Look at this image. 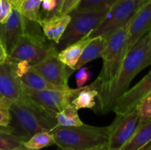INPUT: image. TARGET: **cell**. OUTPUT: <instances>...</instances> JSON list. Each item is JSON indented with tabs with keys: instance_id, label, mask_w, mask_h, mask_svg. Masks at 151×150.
I'll return each mask as SVG.
<instances>
[{
	"instance_id": "1",
	"label": "cell",
	"mask_w": 151,
	"mask_h": 150,
	"mask_svg": "<svg viewBox=\"0 0 151 150\" xmlns=\"http://www.w3.org/2000/svg\"><path fill=\"white\" fill-rule=\"evenodd\" d=\"M127 26H122L106 38V47L102 55L103 64L97 79L92 82L93 88L98 92L99 104L96 110L100 113L111 111V96L126 52Z\"/></svg>"
},
{
	"instance_id": "2",
	"label": "cell",
	"mask_w": 151,
	"mask_h": 150,
	"mask_svg": "<svg viewBox=\"0 0 151 150\" xmlns=\"http://www.w3.org/2000/svg\"><path fill=\"white\" fill-rule=\"evenodd\" d=\"M15 134L27 141L35 133L50 132L58 126L57 120L34 104L24 94L22 99L13 101L10 107Z\"/></svg>"
},
{
	"instance_id": "3",
	"label": "cell",
	"mask_w": 151,
	"mask_h": 150,
	"mask_svg": "<svg viewBox=\"0 0 151 150\" xmlns=\"http://www.w3.org/2000/svg\"><path fill=\"white\" fill-rule=\"evenodd\" d=\"M42 32L39 24L25 19L23 33L8 58L13 61L24 60L35 65L50 56L57 55L59 51L56 46L47 42Z\"/></svg>"
},
{
	"instance_id": "4",
	"label": "cell",
	"mask_w": 151,
	"mask_h": 150,
	"mask_svg": "<svg viewBox=\"0 0 151 150\" xmlns=\"http://www.w3.org/2000/svg\"><path fill=\"white\" fill-rule=\"evenodd\" d=\"M50 133L60 149L88 150L108 145L109 126H56Z\"/></svg>"
},
{
	"instance_id": "5",
	"label": "cell",
	"mask_w": 151,
	"mask_h": 150,
	"mask_svg": "<svg viewBox=\"0 0 151 150\" xmlns=\"http://www.w3.org/2000/svg\"><path fill=\"white\" fill-rule=\"evenodd\" d=\"M151 65V30L144 35L125 54L111 96L113 110L117 99L128 90L136 76Z\"/></svg>"
},
{
	"instance_id": "6",
	"label": "cell",
	"mask_w": 151,
	"mask_h": 150,
	"mask_svg": "<svg viewBox=\"0 0 151 150\" xmlns=\"http://www.w3.org/2000/svg\"><path fill=\"white\" fill-rule=\"evenodd\" d=\"M109 10V9L91 11L74 10L71 12L70 21L56 46L58 51H60L94 30L103 21Z\"/></svg>"
},
{
	"instance_id": "7",
	"label": "cell",
	"mask_w": 151,
	"mask_h": 150,
	"mask_svg": "<svg viewBox=\"0 0 151 150\" xmlns=\"http://www.w3.org/2000/svg\"><path fill=\"white\" fill-rule=\"evenodd\" d=\"M145 0H117L109 9L106 17L94 30L88 34L89 38L97 36L107 38L122 26L127 25Z\"/></svg>"
},
{
	"instance_id": "8",
	"label": "cell",
	"mask_w": 151,
	"mask_h": 150,
	"mask_svg": "<svg viewBox=\"0 0 151 150\" xmlns=\"http://www.w3.org/2000/svg\"><path fill=\"white\" fill-rule=\"evenodd\" d=\"M83 87L77 88L76 89L71 88L70 90L67 91H37L27 88L23 85V90L25 95L34 104H36L39 108L45 111L49 115L55 118L56 115L59 112L63 110L66 106L71 104V99L76 96Z\"/></svg>"
},
{
	"instance_id": "9",
	"label": "cell",
	"mask_w": 151,
	"mask_h": 150,
	"mask_svg": "<svg viewBox=\"0 0 151 150\" xmlns=\"http://www.w3.org/2000/svg\"><path fill=\"white\" fill-rule=\"evenodd\" d=\"M139 119L136 109L124 115H116L109 126L108 149L120 150L132 138L140 126Z\"/></svg>"
},
{
	"instance_id": "10",
	"label": "cell",
	"mask_w": 151,
	"mask_h": 150,
	"mask_svg": "<svg viewBox=\"0 0 151 150\" xmlns=\"http://www.w3.org/2000/svg\"><path fill=\"white\" fill-rule=\"evenodd\" d=\"M31 68L50 83L64 89H70L68 82L74 71L59 60L58 54L50 56L40 63L32 65Z\"/></svg>"
},
{
	"instance_id": "11",
	"label": "cell",
	"mask_w": 151,
	"mask_h": 150,
	"mask_svg": "<svg viewBox=\"0 0 151 150\" xmlns=\"http://www.w3.org/2000/svg\"><path fill=\"white\" fill-rule=\"evenodd\" d=\"M151 30V0H145L131 19L127 26L125 52H128Z\"/></svg>"
},
{
	"instance_id": "12",
	"label": "cell",
	"mask_w": 151,
	"mask_h": 150,
	"mask_svg": "<svg viewBox=\"0 0 151 150\" xmlns=\"http://www.w3.org/2000/svg\"><path fill=\"white\" fill-rule=\"evenodd\" d=\"M151 93V70L131 89L127 90L115 102L113 111L124 115L137 108L140 101Z\"/></svg>"
},
{
	"instance_id": "13",
	"label": "cell",
	"mask_w": 151,
	"mask_h": 150,
	"mask_svg": "<svg viewBox=\"0 0 151 150\" xmlns=\"http://www.w3.org/2000/svg\"><path fill=\"white\" fill-rule=\"evenodd\" d=\"M0 94L11 102L22 99L24 96L23 85L15 70L14 63L8 57L0 65Z\"/></svg>"
},
{
	"instance_id": "14",
	"label": "cell",
	"mask_w": 151,
	"mask_h": 150,
	"mask_svg": "<svg viewBox=\"0 0 151 150\" xmlns=\"http://www.w3.org/2000/svg\"><path fill=\"white\" fill-rule=\"evenodd\" d=\"M25 19L17 9L13 7L8 19L4 23L0 24V39L8 56L23 33Z\"/></svg>"
},
{
	"instance_id": "15",
	"label": "cell",
	"mask_w": 151,
	"mask_h": 150,
	"mask_svg": "<svg viewBox=\"0 0 151 150\" xmlns=\"http://www.w3.org/2000/svg\"><path fill=\"white\" fill-rule=\"evenodd\" d=\"M69 14L42 18L38 22L43 33L49 41L58 44L70 21Z\"/></svg>"
},
{
	"instance_id": "16",
	"label": "cell",
	"mask_w": 151,
	"mask_h": 150,
	"mask_svg": "<svg viewBox=\"0 0 151 150\" xmlns=\"http://www.w3.org/2000/svg\"><path fill=\"white\" fill-rule=\"evenodd\" d=\"M91 40L92 38H89L88 35H87L80 41L71 44L69 46L59 51L58 57L63 64L75 71V66L78 63L84 49Z\"/></svg>"
},
{
	"instance_id": "17",
	"label": "cell",
	"mask_w": 151,
	"mask_h": 150,
	"mask_svg": "<svg viewBox=\"0 0 151 150\" xmlns=\"http://www.w3.org/2000/svg\"><path fill=\"white\" fill-rule=\"evenodd\" d=\"M106 38L102 36L93 38L89 44L86 46L76 64L75 71L78 70L81 67H83L86 64L99 57H102L103 53L106 47Z\"/></svg>"
},
{
	"instance_id": "18",
	"label": "cell",
	"mask_w": 151,
	"mask_h": 150,
	"mask_svg": "<svg viewBox=\"0 0 151 150\" xmlns=\"http://www.w3.org/2000/svg\"><path fill=\"white\" fill-rule=\"evenodd\" d=\"M151 143V122L140 124L132 138L120 149V150H141Z\"/></svg>"
},
{
	"instance_id": "19",
	"label": "cell",
	"mask_w": 151,
	"mask_h": 150,
	"mask_svg": "<svg viewBox=\"0 0 151 150\" xmlns=\"http://www.w3.org/2000/svg\"><path fill=\"white\" fill-rule=\"evenodd\" d=\"M21 82L24 86L37 91L41 90H57V91H67L60 87L56 86L41 76L39 74L31 68L27 73L20 77ZM71 89V88H70ZM69 89V90H70Z\"/></svg>"
},
{
	"instance_id": "20",
	"label": "cell",
	"mask_w": 151,
	"mask_h": 150,
	"mask_svg": "<svg viewBox=\"0 0 151 150\" xmlns=\"http://www.w3.org/2000/svg\"><path fill=\"white\" fill-rule=\"evenodd\" d=\"M98 96L97 91L93 88L91 84L84 86L78 95L74 97L71 104L75 106L77 110L82 108H93L97 105L95 99Z\"/></svg>"
},
{
	"instance_id": "21",
	"label": "cell",
	"mask_w": 151,
	"mask_h": 150,
	"mask_svg": "<svg viewBox=\"0 0 151 150\" xmlns=\"http://www.w3.org/2000/svg\"><path fill=\"white\" fill-rule=\"evenodd\" d=\"M58 126H78L83 124L78 115V110L72 104L66 106L55 116Z\"/></svg>"
},
{
	"instance_id": "22",
	"label": "cell",
	"mask_w": 151,
	"mask_h": 150,
	"mask_svg": "<svg viewBox=\"0 0 151 150\" xmlns=\"http://www.w3.org/2000/svg\"><path fill=\"white\" fill-rule=\"evenodd\" d=\"M55 144L54 138L50 132H41L31 136L24 143V146L28 149L41 150L45 147Z\"/></svg>"
},
{
	"instance_id": "23",
	"label": "cell",
	"mask_w": 151,
	"mask_h": 150,
	"mask_svg": "<svg viewBox=\"0 0 151 150\" xmlns=\"http://www.w3.org/2000/svg\"><path fill=\"white\" fill-rule=\"evenodd\" d=\"M41 0H24L16 9L26 19L38 23L41 19Z\"/></svg>"
},
{
	"instance_id": "24",
	"label": "cell",
	"mask_w": 151,
	"mask_h": 150,
	"mask_svg": "<svg viewBox=\"0 0 151 150\" xmlns=\"http://www.w3.org/2000/svg\"><path fill=\"white\" fill-rule=\"evenodd\" d=\"M27 140L16 134L0 132V149L13 150L24 146Z\"/></svg>"
},
{
	"instance_id": "25",
	"label": "cell",
	"mask_w": 151,
	"mask_h": 150,
	"mask_svg": "<svg viewBox=\"0 0 151 150\" xmlns=\"http://www.w3.org/2000/svg\"><path fill=\"white\" fill-rule=\"evenodd\" d=\"M117 0H81L75 10L80 11L110 9Z\"/></svg>"
},
{
	"instance_id": "26",
	"label": "cell",
	"mask_w": 151,
	"mask_h": 150,
	"mask_svg": "<svg viewBox=\"0 0 151 150\" xmlns=\"http://www.w3.org/2000/svg\"><path fill=\"white\" fill-rule=\"evenodd\" d=\"M140 123L148 121L151 119V93L143 99L136 108Z\"/></svg>"
},
{
	"instance_id": "27",
	"label": "cell",
	"mask_w": 151,
	"mask_h": 150,
	"mask_svg": "<svg viewBox=\"0 0 151 150\" xmlns=\"http://www.w3.org/2000/svg\"><path fill=\"white\" fill-rule=\"evenodd\" d=\"M12 103L4 98L0 100V126H9L11 122L10 107Z\"/></svg>"
},
{
	"instance_id": "28",
	"label": "cell",
	"mask_w": 151,
	"mask_h": 150,
	"mask_svg": "<svg viewBox=\"0 0 151 150\" xmlns=\"http://www.w3.org/2000/svg\"><path fill=\"white\" fill-rule=\"evenodd\" d=\"M91 77V72L90 71L89 68L81 67L78 69V71L75 74V80L78 88H82L88 79Z\"/></svg>"
},
{
	"instance_id": "29",
	"label": "cell",
	"mask_w": 151,
	"mask_h": 150,
	"mask_svg": "<svg viewBox=\"0 0 151 150\" xmlns=\"http://www.w3.org/2000/svg\"><path fill=\"white\" fill-rule=\"evenodd\" d=\"M11 0H1V8L0 11V24L6 21L13 9Z\"/></svg>"
},
{
	"instance_id": "30",
	"label": "cell",
	"mask_w": 151,
	"mask_h": 150,
	"mask_svg": "<svg viewBox=\"0 0 151 150\" xmlns=\"http://www.w3.org/2000/svg\"><path fill=\"white\" fill-rule=\"evenodd\" d=\"M81 0H64L60 15L69 14L72 11L76 9Z\"/></svg>"
},
{
	"instance_id": "31",
	"label": "cell",
	"mask_w": 151,
	"mask_h": 150,
	"mask_svg": "<svg viewBox=\"0 0 151 150\" xmlns=\"http://www.w3.org/2000/svg\"><path fill=\"white\" fill-rule=\"evenodd\" d=\"M55 3H56V5H55V10H53L52 13H51L49 16H46V17H50V16L60 15L62 7H63V3H64V0H55Z\"/></svg>"
},
{
	"instance_id": "32",
	"label": "cell",
	"mask_w": 151,
	"mask_h": 150,
	"mask_svg": "<svg viewBox=\"0 0 151 150\" xmlns=\"http://www.w3.org/2000/svg\"><path fill=\"white\" fill-rule=\"evenodd\" d=\"M7 57H8V55L7 54V51H6L5 48L0 39V65L4 63L7 60Z\"/></svg>"
},
{
	"instance_id": "33",
	"label": "cell",
	"mask_w": 151,
	"mask_h": 150,
	"mask_svg": "<svg viewBox=\"0 0 151 150\" xmlns=\"http://www.w3.org/2000/svg\"><path fill=\"white\" fill-rule=\"evenodd\" d=\"M0 132L15 134V129L11 126H0Z\"/></svg>"
},
{
	"instance_id": "34",
	"label": "cell",
	"mask_w": 151,
	"mask_h": 150,
	"mask_svg": "<svg viewBox=\"0 0 151 150\" xmlns=\"http://www.w3.org/2000/svg\"><path fill=\"white\" fill-rule=\"evenodd\" d=\"M23 1L24 0H13V1H12L13 7H15V8H18L19 6L21 4V3H22Z\"/></svg>"
},
{
	"instance_id": "35",
	"label": "cell",
	"mask_w": 151,
	"mask_h": 150,
	"mask_svg": "<svg viewBox=\"0 0 151 150\" xmlns=\"http://www.w3.org/2000/svg\"><path fill=\"white\" fill-rule=\"evenodd\" d=\"M88 150H109V149H108V145H104V146H101L90 149H88Z\"/></svg>"
},
{
	"instance_id": "36",
	"label": "cell",
	"mask_w": 151,
	"mask_h": 150,
	"mask_svg": "<svg viewBox=\"0 0 151 150\" xmlns=\"http://www.w3.org/2000/svg\"><path fill=\"white\" fill-rule=\"evenodd\" d=\"M13 150H31V149H27L26 147L22 146V147H20V148L15 149H13Z\"/></svg>"
},
{
	"instance_id": "37",
	"label": "cell",
	"mask_w": 151,
	"mask_h": 150,
	"mask_svg": "<svg viewBox=\"0 0 151 150\" xmlns=\"http://www.w3.org/2000/svg\"><path fill=\"white\" fill-rule=\"evenodd\" d=\"M147 150H151V144H150V145L148 146V147H147Z\"/></svg>"
},
{
	"instance_id": "38",
	"label": "cell",
	"mask_w": 151,
	"mask_h": 150,
	"mask_svg": "<svg viewBox=\"0 0 151 150\" xmlns=\"http://www.w3.org/2000/svg\"><path fill=\"white\" fill-rule=\"evenodd\" d=\"M150 144H151V143H150ZM149 145H150V144H149ZM149 145H148V146H149ZM148 146H146L145 148L142 149H141V150H147V147H148Z\"/></svg>"
},
{
	"instance_id": "39",
	"label": "cell",
	"mask_w": 151,
	"mask_h": 150,
	"mask_svg": "<svg viewBox=\"0 0 151 150\" xmlns=\"http://www.w3.org/2000/svg\"><path fill=\"white\" fill-rule=\"evenodd\" d=\"M1 0H0V11H1Z\"/></svg>"
},
{
	"instance_id": "40",
	"label": "cell",
	"mask_w": 151,
	"mask_h": 150,
	"mask_svg": "<svg viewBox=\"0 0 151 150\" xmlns=\"http://www.w3.org/2000/svg\"><path fill=\"white\" fill-rule=\"evenodd\" d=\"M3 99V96L1 95V94H0V100H1V99Z\"/></svg>"
},
{
	"instance_id": "41",
	"label": "cell",
	"mask_w": 151,
	"mask_h": 150,
	"mask_svg": "<svg viewBox=\"0 0 151 150\" xmlns=\"http://www.w3.org/2000/svg\"><path fill=\"white\" fill-rule=\"evenodd\" d=\"M41 2H42V1H47V0H41Z\"/></svg>"
},
{
	"instance_id": "42",
	"label": "cell",
	"mask_w": 151,
	"mask_h": 150,
	"mask_svg": "<svg viewBox=\"0 0 151 150\" xmlns=\"http://www.w3.org/2000/svg\"><path fill=\"white\" fill-rule=\"evenodd\" d=\"M149 121H150V122H151V119H150V120H149Z\"/></svg>"
},
{
	"instance_id": "43",
	"label": "cell",
	"mask_w": 151,
	"mask_h": 150,
	"mask_svg": "<svg viewBox=\"0 0 151 150\" xmlns=\"http://www.w3.org/2000/svg\"><path fill=\"white\" fill-rule=\"evenodd\" d=\"M58 150H61V149H59Z\"/></svg>"
},
{
	"instance_id": "44",
	"label": "cell",
	"mask_w": 151,
	"mask_h": 150,
	"mask_svg": "<svg viewBox=\"0 0 151 150\" xmlns=\"http://www.w3.org/2000/svg\"><path fill=\"white\" fill-rule=\"evenodd\" d=\"M11 1H13V0H11Z\"/></svg>"
},
{
	"instance_id": "45",
	"label": "cell",
	"mask_w": 151,
	"mask_h": 150,
	"mask_svg": "<svg viewBox=\"0 0 151 150\" xmlns=\"http://www.w3.org/2000/svg\"><path fill=\"white\" fill-rule=\"evenodd\" d=\"M0 150H1V149H0Z\"/></svg>"
}]
</instances>
